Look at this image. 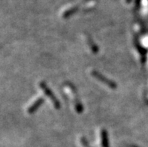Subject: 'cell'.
<instances>
[{
  "instance_id": "6da1fadb",
  "label": "cell",
  "mask_w": 148,
  "mask_h": 147,
  "mask_svg": "<svg viewBox=\"0 0 148 147\" xmlns=\"http://www.w3.org/2000/svg\"><path fill=\"white\" fill-rule=\"evenodd\" d=\"M65 89H66V93L68 95H71V100H72V104H73V106L75 107V110L77 113H81L83 111V106L78 98L77 97V95H75V94H76V90L74 89V87L71 86V84L66 85Z\"/></svg>"
},
{
  "instance_id": "7a4b0ae2",
  "label": "cell",
  "mask_w": 148,
  "mask_h": 147,
  "mask_svg": "<svg viewBox=\"0 0 148 147\" xmlns=\"http://www.w3.org/2000/svg\"><path fill=\"white\" fill-rule=\"evenodd\" d=\"M39 87L40 89H41V91H42V92H43V93L47 96V98L50 100V101L51 102V104H52V105L53 106V107L56 108V109H59V108L60 107V102H59L58 99L55 97L54 94L53 93V92L49 89L48 86H47L45 83H40Z\"/></svg>"
},
{
  "instance_id": "3957f363",
  "label": "cell",
  "mask_w": 148,
  "mask_h": 147,
  "mask_svg": "<svg viewBox=\"0 0 148 147\" xmlns=\"http://www.w3.org/2000/svg\"><path fill=\"white\" fill-rule=\"evenodd\" d=\"M91 75L94 78L96 79L97 81L101 83L102 84L105 85L108 88H111V89H115L116 87V85L115 84L114 82H113L112 80H109V79L106 78V77L103 76V75L100 74V73L97 72L96 71H91Z\"/></svg>"
},
{
  "instance_id": "277c9868",
  "label": "cell",
  "mask_w": 148,
  "mask_h": 147,
  "mask_svg": "<svg viewBox=\"0 0 148 147\" xmlns=\"http://www.w3.org/2000/svg\"><path fill=\"white\" fill-rule=\"evenodd\" d=\"M42 103H43V99L41 98H36L32 104H30L29 107L28 113H33V112L36 111L38 108L39 107L41 104H42Z\"/></svg>"
},
{
  "instance_id": "5b68a950",
  "label": "cell",
  "mask_w": 148,
  "mask_h": 147,
  "mask_svg": "<svg viewBox=\"0 0 148 147\" xmlns=\"http://www.w3.org/2000/svg\"><path fill=\"white\" fill-rule=\"evenodd\" d=\"M100 137H101V144L102 147H109L108 139L106 131L101 130L100 132Z\"/></svg>"
},
{
  "instance_id": "8992f818",
  "label": "cell",
  "mask_w": 148,
  "mask_h": 147,
  "mask_svg": "<svg viewBox=\"0 0 148 147\" xmlns=\"http://www.w3.org/2000/svg\"><path fill=\"white\" fill-rule=\"evenodd\" d=\"M81 144H82L83 146H84V147H90L88 146V144H86V141H85V140H84V139H82V140H81Z\"/></svg>"
}]
</instances>
